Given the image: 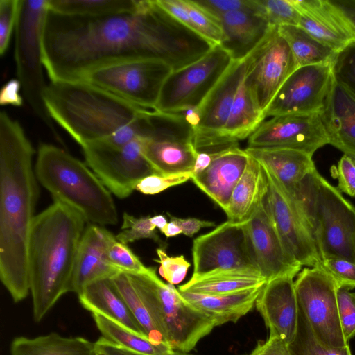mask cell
<instances>
[{
	"label": "cell",
	"instance_id": "43",
	"mask_svg": "<svg viewBox=\"0 0 355 355\" xmlns=\"http://www.w3.org/2000/svg\"><path fill=\"white\" fill-rule=\"evenodd\" d=\"M159 259L155 260L160 263L159 275L170 284L180 283L186 277L191 263L183 255L170 257L164 249L156 250Z\"/></svg>",
	"mask_w": 355,
	"mask_h": 355
},
{
	"label": "cell",
	"instance_id": "35",
	"mask_svg": "<svg viewBox=\"0 0 355 355\" xmlns=\"http://www.w3.org/2000/svg\"><path fill=\"white\" fill-rule=\"evenodd\" d=\"M97 329L105 339L130 350L146 355H164L170 348L157 345L138 334L103 315L92 313Z\"/></svg>",
	"mask_w": 355,
	"mask_h": 355
},
{
	"label": "cell",
	"instance_id": "45",
	"mask_svg": "<svg viewBox=\"0 0 355 355\" xmlns=\"http://www.w3.org/2000/svg\"><path fill=\"white\" fill-rule=\"evenodd\" d=\"M19 0H0V55L7 52L15 29Z\"/></svg>",
	"mask_w": 355,
	"mask_h": 355
},
{
	"label": "cell",
	"instance_id": "58",
	"mask_svg": "<svg viewBox=\"0 0 355 355\" xmlns=\"http://www.w3.org/2000/svg\"><path fill=\"white\" fill-rule=\"evenodd\" d=\"M150 220L153 225L159 230L161 232L166 227L168 222L166 217L163 215H156L150 217Z\"/></svg>",
	"mask_w": 355,
	"mask_h": 355
},
{
	"label": "cell",
	"instance_id": "3",
	"mask_svg": "<svg viewBox=\"0 0 355 355\" xmlns=\"http://www.w3.org/2000/svg\"><path fill=\"white\" fill-rule=\"evenodd\" d=\"M44 100L53 122L81 147H121L146 136L149 110L82 80L51 82Z\"/></svg>",
	"mask_w": 355,
	"mask_h": 355
},
{
	"label": "cell",
	"instance_id": "44",
	"mask_svg": "<svg viewBox=\"0 0 355 355\" xmlns=\"http://www.w3.org/2000/svg\"><path fill=\"white\" fill-rule=\"evenodd\" d=\"M347 287H338L337 301L340 321L345 340L355 336V293Z\"/></svg>",
	"mask_w": 355,
	"mask_h": 355
},
{
	"label": "cell",
	"instance_id": "7",
	"mask_svg": "<svg viewBox=\"0 0 355 355\" xmlns=\"http://www.w3.org/2000/svg\"><path fill=\"white\" fill-rule=\"evenodd\" d=\"M128 275L171 349L190 352L216 327L210 317L191 305L178 289L165 284L157 275Z\"/></svg>",
	"mask_w": 355,
	"mask_h": 355
},
{
	"label": "cell",
	"instance_id": "11",
	"mask_svg": "<svg viewBox=\"0 0 355 355\" xmlns=\"http://www.w3.org/2000/svg\"><path fill=\"white\" fill-rule=\"evenodd\" d=\"M245 223L227 220L194 239L193 272L191 278L218 273L263 277L254 259Z\"/></svg>",
	"mask_w": 355,
	"mask_h": 355
},
{
	"label": "cell",
	"instance_id": "53",
	"mask_svg": "<svg viewBox=\"0 0 355 355\" xmlns=\"http://www.w3.org/2000/svg\"><path fill=\"white\" fill-rule=\"evenodd\" d=\"M170 220L174 221L182 230V234L192 237L202 227H214L215 223L207 220H202L196 218H182L171 216L168 214Z\"/></svg>",
	"mask_w": 355,
	"mask_h": 355
},
{
	"label": "cell",
	"instance_id": "13",
	"mask_svg": "<svg viewBox=\"0 0 355 355\" xmlns=\"http://www.w3.org/2000/svg\"><path fill=\"white\" fill-rule=\"evenodd\" d=\"M245 67L244 60H234L199 107L184 112L193 127V143L198 152H216L234 144L225 139L223 131Z\"/></svg>",
	"mask_w": 355,
	"mask_h": 355
},
{
	"label": "cell",
	"instance_id": "9",
	"mask_svg": "<svg viewBox=\"0 0 355 355\" xmlns=\"http://www.w3.org/2000/svg\"><path fill=\"white\" fill-rule=\"evenodd\" d=\"M172 68L151 59H132L96 68L80 80L137 106L155 110L163 85Z\"/></svg>",
	"mask_w": 355,
	"mask_h": 355
},
{
	"label": "cell",
	"instance_id": "60",
	"mask_svg": "<svg viewBox=\"0 0 355 355\" xmlns=\"http://www.w3.org/2000/svg\"><path fill=\"white\" fill-rule=\"evenodd\" d=\"M96 355H105V354H101V353L96 352Z\"/></svg>",
	"mask_w": 355,
	"mask_h": 355
},
{
	"label": "cell",
	"instance_id": "52",
	"mask_svg": "<svg viewBox=\"0 0 355 355\" xmlns=\"http://www.w3.org/2000/svg\"><path fill=\"white\" fill-rule=\"evenodd\" d=\"M21 88V85L17 78L10 79L7 81L0 91L1 105L22 106L24 100L20 94Z\"/></svg>",
	"mask_w": 355,
	"mask_h": 355
},
{
	"label": "cell",
	"instance_id": "22",
	"mask_svg": "<svg viewBox=\"0 0 355 355\" xmlns=\"http://www.w3.org/2000/svg\"><path fill=\"white\" fill-rule=\"evenodd\" d=\"M250 155L238 143L212 153L209 166L192 175L193 182L225 213L234 187L241 178Z\"/></svg>",
	"mask_w": 355,
	"mask_h": 355
},
{
	"label": "cell",
	"instance_id": "37",
	"mask_svg": "<svg viewBox=\"0 0 355 355\" xmlns=\"http://www.w3.org/2000/svg\"><path fill=\"white\" fill-rule=\"evenodd\" d=\"M106 262L121 272L153 277L155 269L146 267L127 244L118 241L112 233L108 234L105 251Z\"/></svg>",
	"mask_w": 355,
	"mask_h": 355
},
{
	"label": "cell",
	"instance_id": "34",
	"mask_svg": "<svg viewBox=\"0 0 355 355\" xmlns=\"http://www.w3.org/2000/svg\"><path fill=\"white\" fill-rule=\"evenodd\" d=\"M277 30L291 51L296 69L331 62L336 55L332 49L298 26H280Z\"/></svg>",
	"mask_w": 355,
	"mask_h": 355
},
{
	"label": "cell",
	"instance_id": "49",
	"mask_svg": "<svg viewBox=\"0 0 355 355\" xmlns=\"http://www.w3.org/2000/svg\"><path fill=\"white\" fill-rule=\"evenodd\" d=\"M331 172L338 179L339 191L355 197V157L344 154Z\"/></svg>",
	"mask_w": 355,
	"mask_h": 355
},
{
	"label": "cell",
	"instance_id": "36",
	"mask_svg": "<svg viewBox=\"0 0 355 355\" xmlns=\"http://www.w3.org/2000/svg\"><path fill=\"white\" fill-rule=\"evenodd\" d=\"M112 279L144 335L154 344L170 348L150 317L128 274L120 272L112 277Z\"/></svg>",
	"mask_w": 355,
	"mask_h": 355
},
{
	"label": "cell",
	"instance_id": "25",
	"mask_svg": "<svg viewBox=\"0 0 355 355\" xmlns=\"http://www.w3.org/2000/svg\"><path fill=\"white\" fill-rule=\"evenodd\" d=\"M224 37L220 44L234 60H244L266 37L272 27L263 13L238 10L223 15Z\"/></svg>",
	"mask_w": 355,
	"mask_h": 355
},
{
	"label": "cell",
	"instance_id": "21",
	"mask_svg": "<svg viewBox=\"0 0 355 355\" xmlns=\"http://www.w3.org/2000/svg\"><path fill=\"white\" fill-rule=\"evenodd\" d=\"M300 13L298 26L338 53L355 41V33L331 0H291Z\"/></svg>",
	"mask_w": 355,
	"mask_h": 355
},
{
	"label": "cell",
	"instance_id": "54",
	"mask_svg": "<svg viewBox=\"0 0 355 355\" xmlns=\"http://www.w3.org/2000/svg\"><path fill=\"white\" fill-rule=\"evenodd\" d=\"M94 345L96 352L105 355H146L116 345L103 336L94 343Z\"/></svg>",
	"mask_w": 355,
	"mask_h": 355
},
{
	"label": "cell",
	"instance_id": "23",
	"mask_svg": "<svg viewBox=\"0 0 355 355\" xmlns=\"http://www.w3.org/2000/svg\"><path fill=\"white\" fill-rule=\"evenodd\" d=\"M109 233L105 228L94 224L85 227L76 257L70 292L78 295L89 284L112 278L121 272L105 259Z\"/></svg>",
	"mask_w": 355,
	"mask_h": 355
},
{
	"label": "cell",
	"instance_id": "14",
	"mask_svg": "<svg viewBox=\"0 0 355 355\" xmlns=\"http://www.w3.org/2000/svg\"><path fill=\"white\" fill-rule=\"evenodd\" d=\"M81 148L87 166L119 198L130 196L142 179L155 174L143 154L141 138L121 147L96 142Z\"/></svg>",
	"mask_w": 355,
	"mask_h": 355
},
{
	"label": "cell",
	"instance_id": "4",
	"mask_svg": "<svg viewBox=\"0 0 355 355\" xmlns=\"http://www.w3.org/2000/svg\"><path fill=\"white\" fill-rule=\"evenodd\" d=\"M84 218L70 207L54 202L34 218L28 247L33 316L40 322L70 292Z\"/></svg>",
	"mask_w": 355,
	"mask_h": 355
},
{
	"label": "cell",
	"instance_id": "20",
	"mask_svg": "<svg viewBox=\"0 0 355 355\" xmlns=\"http://www.w3.org/2000/svg\"><path fill=\"white\" fill-rule=\"evenodd\" d=\"M293 278L282 276L268 281L255 302L270 336H279L288 345L295 336L299 317Z\"/></svg>",
	"mask_w": 355,
	"mask_h": 355
},
{
	"label": "cell",
	"instance_id": "38",
	"mask_svg": "<svg viewBox=\"0 0 355 355\" xmlns=\"http://www.w3.org/2000/svg\"><path fill=\"white\" fill-rule=\"evenodd\" d=\"M288 346L292 355H352L349 345L343 348L333 349L322 346L300 310L296 334Z\"/></svg>",
	"mask_w": 355,
	"mask_h": 355
},
{
	"label": "cell",
	"instance_id": "29",
	"mask_svg": "<svg viewBox=\"0 0 355 355\" xmlns=\"http://www.w3.org/2000/svg\"><path fill=\"white\" fill-rule=\"evenodd\" d=\"M268 187V180L261 164L250 155L245 171L233 190L225 213L228 220L243 223L248 220L266 196Z\"/></svg>",
	"mask_w": 355,
	"mask_h": 355
},
{
	"label": "cell",
	"instance_id": "17",
	"mask_svg": "<svg viewBox=\"0 0 355 355\" xmlns=\"http://www.w3.org/2000/svg\"><path fill=\"white\" fill-rule=\"evenodd\" d=\"M334 81L332 61L296 69L281 86L264 116L322 112Z\"/></svg>",
	"mask_w": 355,
	"mask_h": 355
},
{
	"label": "cell",
	"instance_id": "56",
	"mask_svg": "<svg viewBox=\"0 0 355 355\" xmlns=\"http://www.w3.org/2000/svg\"><path fill=\"white\" fill-rule=\"evenodd\" d=\"M212 159V153L198 152L195 165L193 169V175L198 174L206 169Z\"/></svg>",
	"mask_w": 355,
	"mask_h": 355
},
{
	"label": "cell",
	"instance_id": "15",
	"mask_svg": "<svg viewBox=\"0 0 355 355\" xmlns=\"http://www.w3.org/2000/svg\"><path fill=\"white\" fill-rule=\"evenodd\" d=\"M244 60L243 83L264 115L281 86L296 69L293 56L277 27H272Z\"/></svg>",
	"mask_w": 355,
	"mask_h": 355
},
{
	"label": "cell",
	"instance_id": "50",
	"mask_svg": "<svg viewBox=\"0 0 355 355\" xmlns=\"http://www.w3.org/2000/svg\"><path fill=\"white\" fill-rule=\"evenodd\" d=\"M156 2L173 17L195 31L185 0H156Z\"/></svg>",
	"mask_w": 355,
	"mask_h": 355
},
{
	"label": "cell",
	"instance_id": "28",
	"mask_svg": "<svg viewBox=\"0 0 355 355\" xmlns=\"http://www.w3.org/2000/svg\"><path fill=\"white\" fill-rule=\"evenodd\" d=\"M263 286L226 295H205L178 291L188 302L210 317L216 327L229 322H236L248 313L255 305Z\"/></svg>",
	"mask_w": 355,
	"mask_h": 355
},
{
	"label": "cell",
	"instance_id": "39",
	"mask_svg": "<svg viewBox=\"0 0 355 355\" xmlns=\"http://www.w3.org/2000/svg\"><path fill=\"white\" fill-rule=\"evenodd\" d=\"M194 31L214 45L220 44L224 37L220 19L202 8L193 0H185Z\"/></svg>",
	"mask_w": 355,
	"mask_h": 355
},
{
	"label": "cell",
	"instance_id": "24",
	"mask_svg": "<svg viewBox=\"0 0 355 355\" xmlns=\"http://www.w3.org/2000/svg\"><path fill=\"white\" fill-rule=\"evenodd\" d=\"M320 115L329 144L355 157V96L334 80Z\"/></svg>",
	"mask_w": 355,
	"mask_h": 355
},
{
	"label": "cell",
	"instance_id": "1",
	"mask_svg": "<svg viewBox=\"0 0 355 355\" xmlns=\"http://www.w3.org/2000/svg\"><path fill=\"white\" fill-rule=\"evenodd\" d=\"M213 46L156 0H143L132 12L101 17L49 10L42 37L43 62L51 82L79 80L96 68L132 59L160 60L175 71L197 61Z\"/></svg>",
	"mask_w": 355,
	"mask_h": 355
},
{
	"label": "cell",
	"instance_id": "5",
	"mask_svg": "<svg viewBox=\"0 0 355 355\" xmlns=\"http://www.w3.org/2000/svg\"><path fill=\"white\" fill-rule=\"evenodd\" d=\"M35 172L53 200L77 211L87 223L116 225L118 214L110 191L89 167L64 150L42 144Z\"/></svg>",
	"mask_w": 355,
	"mask_h": 355
},
{
	"label": "cell",
	"instance_id": "51",
	"mask_svg": "<svg viewBox=\"0 0 355 355\" xmlns=\"http://www.w3.org/2000/svg\"><path fill=\"white\" fill-rule=\"evenodd\" d=\"M250 355H292L288 344L277 336H270L268 340L259 343Z\"/></svg>",
	"mask_w": 355,
	"mask_h": 355
},
{
	"label": "cell",
	"instance_id": "30",
	"mask_svg": "<svg viewBox=\"0 0 355 355\" xmlns=\"http://www.w3.org/2000/svg\"><path fill=\"white\" fill-rule=\"evenodd\" d=\"M10 355H96L94 343L83 337H64L52 332L35 338L18 336Z\"/></svg>",
	"mask_w": 355,
	"mask_h": 355
},
{
	"label": "cell",
	"instance_id": "32",
	"mask_svg": "<svg viewBox=\"0 0 355 355\" xmlns=\"http://www.w3.org/2000/svg\"><path fill=\"white\" fill-rule=\"evenodd\" d=\"M267 282L266 278L245 273H218L199 278H191L179 286L181 292L205 295H226L257 287Z\"/></svg>",
	"mask_w": 355,
	"mask_h": 355
},
{
	"label": "cell",
	"instance_id": "40",
	"mask_svg": "<svg viewBox=\"0 0 355 355\" xmlns=\"http://www.w3.org/2000/svg\"><path fill=\"white\" fill-rule=\"evenodd\" d=\"M121 231L116 235L120 242L127 244L142 239H150L159 245L162 241L156 232V227L150 220V216L136 218L124 213Z\"/></svg>",
	"mask_w": 355,
	"mask_h": 355
},
{
	"label": "cell",
	"instance_id": "10",
	"mask_svg": "<svg viewBox=\"0 0 355 355\" xmlns=\"http://www.w3.org/2000/svg\"><path fill=\"white\" fill-rule=\"evenodd\" d=\"M233 61L231 55L217 44L197 61L173 71L163 85L155 110L178 114L197 109Z\"/></svg>",
	"mask_w": 355,
	"mask_h": 355
},
{
	"label": "cell",
	"instance_id": "2",
	"mask_svg": "<svg viewBox=\"0 0 355 355\" xmlns=\"http://www.w3.org/2000/svg\"><path fill=\"white\" fill-rule=\"evenodd\" d=\"M35 150L22 126L0 113V279L14 302L30 293L28 247L38 185Z\"/></svg>",
	"mask_w": 355,
	"mask_h": 355
},
{
	"label": "cell",
	"instance_id": "6",
	"mask_svg": "<svg viewBox=\"0 0 355 355\" xmlns=\"http://www.w3.org/2000/svg\"><path fill=\"white\" fill-rule=\"evenodd\" d=\"M298 202L321 260L355 263V207L315 168L303 180Z\"/></svg>",
	"mask_w": 355,
	"mask_h": 355
},
{
	"label": "cell",
	"instance_id": "18",
	"mask_svg": "<svg viewBox=\"0 0 355 355\" xmlns=\"http://www.w3.org/2000/svg\"><path fill=\"white\" fill-rule=\"evenodd\" d=\"M329 139L319 113L289 114L263 121L248 137L249 148H280L311 156Z\"/></svg>",
	"mask_w": 355,
	"mask_h": 355
},
{
	"label": "cell",
	"instance_id": "55",
	"mask_svg": "<svg viewBox=\"0 0 355 355\" xmlns=\"http://www.w3.org/2000/svg\"><path fill=\"white\" fill-rule=\"evenodd\" d=\"M341 11L355 33V0H331Z\"/></svg>",
	"mask_w": 355,
	"mask_h": 355
},
{
	"label": "cell",
	"instance_id": "47",
	"mask_svg": "<svg viewBox=\"0 0 355 355\" xmlns=\"http://www.w3.org/2000/svg\"><path fill=\"white\" fill-rule=\"evenodd\" d=\"M192 175V172L171 175L152 174L142 179L135 190L146 195L157 194L191 180Z\"/></svg>",
	"mask_w": 355,
	"mask_h": 355
},
{
	"label": "cell",
	"instance_id": "46",
	"mask_svg": "<svg viewBox=\"0 0 355 355\" xmlns=\"http://www.w3.org/2000/svg\"><path fill=\"white\" fill-rule=\"evenodd\" d=\"M194 1L219 19L224 14L238 10H254L263 13L258 0H200Z\"/></svg>",
	"mask_w": 355,
	"mask_h": 355
},
{
	"label": "cell",
	"instance_id": "16",
	"mask_svg": "<svg viewBox=\"0 0 355 355\" xmlns=\"http://www.w3.org/2000/svg\"><path fill=\"white\" fill-rule=\"evenodd\" d=\"M261 165L268 180V207L286 248L301 266H320L322 260L303 210L275 174Z\"/></svg>",
	"mask_w": 355,
	"mask_h": 355
},
{
	"label": "cell",
	"instance_id": "41",
	"mask_svg": "<svg viewBox=\"0 0 355 355\" xmlns=\"http://www.w3.org/2000/svg\"><path fill=\"white\" fill-rule=\"evenodd\" d=\"M332 70L334 80L355 96V41L336 53Z\"/></svg>",
	"mask_w": 355,
	"mask_h": 355
},
{
	"label": "cell",
	"instance_id": "42",
	"mask_svg": "<svg viewBox=\"0 0 355 355\" xmlns=\"http://www.w3.org/2000/svg\"><path fill=\"white\" fill-rule=\"evenodd\" d=\"M271 26H298L300 13L291 0H258Z\"/></svg>",
	"mask_w": 355,
	"mask_h": 355
},
{
	"label": "cell",
	"instance_id": "48",
	"mask_svg": "<svg viewBox=\"0 0 355 355\" xmlns=\"http://www.w3.org/2000/svg\"><path fill=\"white\" fill-rule=\"evenodd\" d=\"M321 267L334 279L338 287L355 288V263L338 258L322 261Z\"/></svg>",
	"mask_w": 355,
	"mask_h": 355
},
{
	"label": "cell",
	"instance_id": "57",
	"mask_svg": "<svg viewBox=\"0 0 355 355\" xmlns=\"http://www.w3.org/2000/svg\"><path fill=\"white\" fill-rule=\"evenodd\" d=\"M162 233L166 237H173L182 234V232L181 228L174 221L170 220Z\"/></svg>",
	"mask_w": 355,
	"mask_h": 355
},
{
	"label": "cell",
	"instance_id": "19",
	"mask_svg": "<svg viewBox=\"0 0 355 355\" xmlns=\"http://www.w3.org/2000/svg\"><path fill=\"white\" fill-rule=\"evenodd\" d=\"M245 225L257 265L267 282L298 275L302 266L288 252L280 237L270 214L267 194Z\"/></svg>",
	"mask_w": 355,
	"mask_h": 355
},
{
	"label": "cell",
	"instance_id": "27",
	"mask_svg": "<svg viewBox=\"0 0 355 355\" xmlns=\"http://www.w3.org/2000/svg\"><path fill=\"white\" fill-rule=\"evenodd\" d=\"M78 296L82 306L92 314L103 315L145 336L112 278L101 279L89 284Z\"/></svg>",
	"mask_w": 355,
	"mask_h": 355
},
{
	"label": "cell",
	"instance_id": "8",
	"mask_svg": "<svg viewBox=\"0 0 355 355\" xmlns=\"http://www.w3.org/2000/svg\"><path fill=\"white\" fill-rule=\"evenodd\" d=\"M48 0H19L15 29L14 57L23 95L35 115L58 137L44 100L45 83L42 37Z\"/></svg>",
	"mask_w": 355,
	"mask_h": 355
},
{
	"label": "cell",
	"instance_id": "12",
	"mask_svg": "<svg viewBox=\"0 0 355 355\" xmlns=\"http://www.w3.org/2000/svg\"><path fill=\"white\" fill-rule=\"evenodd\" d=\"M300 312L318 343L327 349L348 345L342 329L337 301L338 285L320 266L306 268L294 282Z\"/></svg>",
	"mask_w": 355,
	"mask_h": 355
},
{
	"label": "cell",
	"instance_id": "26",
	"mask_svg": "<svg viewBox=\"0 0 355 355\" xmlns=\"http://www.w3.org/2000/svg\"><path fill=\"white\" fill-rule=\"evenodd\" d=\"M245 150L272 171L299 205L302 182L316 168L313 156L302 151L280 148L247 147Z\"/></svg>",
	"mask_w": 355,
	"mask_h": 355
},
{
	"label": "cell",
	"instance_id": "31",
	"mask_svg": "<svg viewBox=\"0 0 355 355\" xmlns=\"http://www.w3.org/2000/svg\"><path fill=\"white\" fill-rule=\"evenodd\" d=\"M264 115L257 107L250 92L241 83L223 131V137L230 144L249 137L263 123Z\"/></svg>",
	"mask_w": 355,
	"mask_h": 355
},
{
	"label": "cell",
	"instance_id": "33",
	"mask_svg": "<svg viewBox=\"0 0 355 355\" xmlns=\"http://www.w3.org/2000/svg\"><path fill=\"white\" fill-rule=\"evenodd\" d=\"M143 0H48L49 10L56 14L101 17L138 10Z\"/></svg>",
	"mask_w": 355,
	"mask_h": 355
},
{
	"label": "cell",
	"instance_id": "59",
	"mask_svg": "<svg viewBox=\"0 0 355 355\" xmlns=\"http://www.w3.org/2000/svg\"><path fill=\"white\" fill-rule=\"evenodd\" d=\"M164 355H190V354H187L185 352L169 349L164 352Z\"/></svg>",
	"mask_w": 355,
	"mask_h": 355
}]
</instances>
